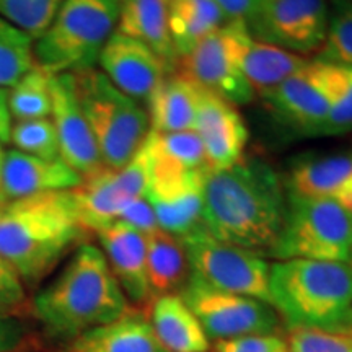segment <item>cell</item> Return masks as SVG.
<instances>
[{"mask_svg": "<svg viewBox=\"0 0 352 352\" xmlns=\"http://www.w3.org/2000/svg\"><path fill=\"white\" fill-rule=\"evenodd\" d=\"M227 21H243L248 25L270 0H214Z\"/></svg>", "mask_w": 352, "mask_h": 352, "instance_id": "obj_39", "label": "cell"}, {"mask_svg": "<svg viewBox=\"0 0 352 352\" xmlns=\"http://www.w3.org/2000/svg\"><path fill=\"white\" fill-rule=\"evenodd\" d=\"M329 12L327 0H270L246 26L256 41L308 57L324 44Z\"/></svg>", "mask_w": 352, "mask_h": 352, "instance_id": "obj_12", "label": "cell"}, {"mask_svg": "<svg viewBox=\"0 0 352 352\" xmlns=\"http://www.w3.org/2000/svg\"><path fill=\"white\" fill-rule=\"evenodd\" d=\"M287 344L290 352H352V329H294Z\"/></svg>", "mask_w": 352, "mask_h": 352, "instance_id": "obj_35", "label": "cell"}, {"mask_svg": "<svg viewBox=\"0 0 352 352\" xmlns=\"http://www.w3.org/2000/svg\"><path fill=\"white\" fill-rule=\"evenodd\" d=\"M182 241L186 250L189 276L222 292L270 303L271 264L261 254L223 243L204 227Z\"/></svg>", "mask_w": 352, "mask_h": 352, "instance_id": "obj_9", "label": "cell"}, {"mask_svg": "<svg viewBox=\"0 0 352 352\" xmlns=\"http://www.w3.org/2000/svg\"><path fill=\"white\" fill-rule=\"evenodd\" d=\"M308 60V57L297 56L253 38L246 46L241 67L254 95L261 98L298 72Z\"/></svg>", "mask_w": 352, "mask_h": 352, "instance_id": "obj_27", "label": "cell"}, {"mask_svg": "<svg viewBox=\"0 0 352 352\" xmlns=\"http://www.w3.org/2000/svg\"><path fill=\"white\" fill-rule=\"evenodd\" d=\"M67 352H168L151 321L129 310L121 318L94 328L70 341Z\"/></svg>", "mask_w": 352, "mask_h": 352, "instance_id": "obj_23", "label": "cell"}, {"mask_svg": "<svg viewBox=\"0 0 352 352\" xmlns=\"http://www.w3.org/2000/svg\"><path fill=\"white\" fill-rule=\"evenodd\" d=\"M23 340V328L15 316L0 314V352L16 349Z\"/></svg>", "mask_w": 352, "mask_h": 352, "instance_id": "obj_40", "label": "cell"}, {"mask_svg": "<svg viewBox=\"0 0 352 352\" xmlns=\"http://www.w3.org/2000/svg\"><path fill=\"white\" fill-rule=\"evenodd\" d=\"M152 171H195L209 170L204 147L196 131L148 132Z\"/></svg>", "mask_w": 352, "mask_h": 352, "instance_id": "obj_28", "label": "cell"}, {"mask_svg": "<svg viewBox=\"0 0 352 352\" xmlns=\"http://www.w3.org/2000/svg\"><path fill=\"white\" fill-rule=\"evenodd\" d=\"M208 171H152L145 197L158 228L183 240L202 227V186Z\"/></svg>", "mask_w": 352, "mask_h": 352, "instance_id": "obj_15", "label": "cell"}, {"mask_svg": "<svg viewBox=\"0 0 352 352\" xmlns=\"http://www.w3.org/2000/svg\"><path fill=\"white\" fill-rule=\"evenodd\" d=\"M270 303L289 331L352 329V264L314 259L271 264Z\"/></svg>", "mask_w": 352, "mask_h": 352, "instance_id": "obj_4", "label": "cell"}, {"mask_svg": "<svg viewBox=\"0 0 352 352\" xmlns=\"http://www.w3.org/2000/svg\"><path fill=\"white\" fill-rule=\"evenodd\" d=\"M287 191L276 168L243 157L223 170H209L202 186V227L214 239L270 256L283 230Z\"/></svg>", "mask_w": 352, "mask_h": 352, "instance_id": "obj_1", "label": "cell"}, {"mask_svg": "<svg viewBox=\"0 0 352 352\" xmlns=\"http://www.w3.org/2000/svg\"><path fill=\"white\" fill-rule=\"evenodd\" d=\"M151 178L152 158L147 139L122 168L104 166L98 173L82 178V183L72 189V197L83 230L96 233L116 222L127 204L147 195Z\"/></svg>", "mask_w": 352, "mask_h": 352, "instance_id": "obj_10", "label": "cell"}, {"mask_svg": "<svg viewBox=\"0 0 352 352\" xmlns=\"http://www.w3.org/2000/svg\"><path fill=\"white\" fill-rule=\"evenodd\" d=\"M52 111L59 157L82 178L104 168L90 126L78 104L72 74H57L51 78Z\"/></svg>", "mask_w": 352, "mask_h": 352, "instance_id": "obj_14", "label": "cell"}, {"mask_svg": "<svg viewBox=\"0 0 352 352\" xmlns=\"http://www.w3.org/2000/svg\"><path fill=\"white\" fill-rule=\"evenodd\" d=\"M82 183V176L63 158L44 160L16 148L3 152L0 164V188L7 201L52 191H70Z\"/></svg>", "mask_w": 352, "mask_h": 352, "instance_id": "obj_19", "label": "cell"}, {"mask_svg": "<svg viewBox=\"0 0 352 352\" xmlns=\"http://www.w3.org/2000/svg\"><path fill=\"white\" fill-rule=\"evenodd\" d=\"M352 212L333 201L287 192L283 230L270 256L349 263Z\"/></svg>", "mask_w": 352, "mask_h": 352, "instance_id": "obj_7", "label": "cell"}, {"mask_svg": "<svg viewBox=\"0 0 352 352\" xmlns=\"http://www.w3.org/2000/svg\"><path fill=\"white\" fill-rule=\"evenodd\" d=\"M60 2L63 0H0V16L36 41L51 25Z\"/></svg>", "mask_w": 352, "mask_h": 352, "instance_id": "obj_33", "label": "cell"}, {"mask_svg": "<svg viewBox=\"0 0 352 352\" xmlns=\"http://www.w3.org/2000/svg\"><path fill=\"white\" fill-rule=\"evenodd\" d=\"M34 64V39L0 16V88L15 85Z\"/></svg>", "mask_w": 352, "mask_h": 352, "instance_id": "obj_31", "label": "cell"}, {"mask_svg": "<svg viewBox=\"0 0 352 352\" xmlns=\"http://www.w3.org/2000/svg\"><path fill=\"white\" fill-rule=\"evenodd\" d=\"M316 59L352 67V0H338L329 12L324 44Z\"/></svg>", "mask_w": 352, "mask_h": 352, "instance_id": "obj_32", "label": "cell"}, {"mask_svg": "<svg viewBox=\"0 0 352 352\" xmlns=\"http://www.w3.org/2000/svg\"><path fill=\"white\" fill-rule=\"evenodd\" d=\"M170 0H120L116 33L144 43L175 72L178 56L168 32Z\"/></svg>", "mask_w": 352, "mask_h": 352, "instance_id": "obj_22", "label": "cell"}, {"mask_svg": "<svg viewBox=\"0 0 352 352\" xmlns=\"http://www.w3.org/2000/svg\"><path fill=\"white\" fill-rule=\"evenodd\" d=\"M274 120L303 138H321L329 116V98L318 59L261 96Z\"/></svg>", "mask_w": 352, "mask_h": 352, "instance_id": "obj_13", "label": "cell"}, {"mask_svg": "<svg viewBox=\"0 0 352 352\" xmlns=\"http://www.w3.org/2000/svg\"><path fill=\"white\" fill-rule=\"evenodd\" d=\"M285 191L333 201L352 212V155H305L292 160Z\"/></svg>", "mask_w": 352, "mask_h": 352, "instance_id": "obj_20", "label": "cell"}, {"mask_svg": "<svg viewBox=\"0 0 352 352\" xmlns=\"http://www.w3.org/2000/svg\"><path fill=\"white\" fill-rule=\"evenodd\" d=\"M33 314L52 336L74 338L121 318L129 302L100 246L80 243L33 298Z\"/></svg>", "mask_w": 352, "mask_h": 352, "instance_id": "obj_2", "label": "cell"}, {"mask_svg": "<svg viewBox=\"0 0 352 352\" xmlns=\"http://www.w3.org/2000/svg\"><path fill=\"white\" fill-rule=\"evenodd\" d=\"M120 0H63L47 30L34 41V59L52 74L95 67L116 32Z\"/></svg>", "mask_w": 352, "mask_h": 352, "instance_id": "obj_6", "label": "cell"}, {"mask_svg": "<svg viewBox=\"0 0 352 352\" xmlns=\"http://www.w3.org/2000/svg\"><path fill=\"white\" fill-rule=\"evenodd\" d=\"M96 64L114 87L144 107L162 80L173 74L151 47L116 32L101 50Z\"/></svg>", "mask_w": 352, "mask_h": 352, "instance_id": "obj_16", "label": "cell"}, {"mask_svg": "<svg viewBox=\"0 0 352 352\" xmlns=\"http://www.w3.org/2000/svg\"><path fill=\"white\" fill-rule=\"evenodd\" d=\"M196 134L204 147L209 170H223L239 164L248 145V127L236 107L201 88Z\"/></svg>", "mask_w": 352, "mask_h": 352, "instance_id": "obj_17", "label": "cell"}, {"mask_svg": "<svg viewBox=\"0 0 352 352\" xmlns=\"http://www.w3.org/2000/svg\"><path fill=\"white\" fill-rule=\"evenodd\" d=\"M0 164H2V162H0ZM3 204H6V199H3V196H2V188H0V208H2Z\"/></svg>", "mask_w": 352, "mask_h": 352, "instance_id": "obj_42", "label": "cell"}, {"mask_svg": "<svg viewBox=\"0 0 352 352\" xmlns=\"http://www.w3.org/2000/svg\"><path fill=\"white\" fill-rule=\"evenodd\" d=\"M148 321L160 344L168 352H209L210 349L208 334L179 294L153 298Z\"/></svg>", "mask_w": 352, "mask_h": 352, "instance_id": "obj_24", "label": "cell"}, {"mask_svg": "<svg viewBox=\"0 0 352 352\" xmlns=\"http://www.w3.org/2000/svg\"><path fill=\"white\" fill-rule=\"evenodd\" d=\"M13 120L8 109V88H0V142H10V131Z\"/></svg>", "mask_w": 352, "mask_h": 352, "instance_id": "obj_41", "label": "cell"}, {"mask_svg": "<svg viewBox=\"0 0 352 352\" xmlns=\"http://www.w3.org/2000/svg\"><path fill=\"white\" fill-rule=\"evenodd\" d=\"M214 352H290L289 344L279 334H248L214 342Z\"/></svg>", "mask_w": 352, "mask_h": 352, "instance_id": "obj_36", "label": "cell"}, {"mask_svg": "<svg viewBox=\"0 0 352 352\" xmlns=\"http://www.w3.org/2000/svg\"><path fill=\"white\" fill-rule=\"evenodd\" d=\"M118 220L127 223L132 228L142 233V235H147L158 228L155 214H153V209L151 202L147 201V197H139V199L132 201L131 204H127L122 212L120 214Z\"/></svg>", "mask_w": 352, "mask_h": 352, "instance_id": "obj_38", "label": "cell"}, {"mask_svg": "<svg viewBox=\"0 0 352 352\" xmlns=\"http://www.w3.org/2000/svg\"><path fill=\"white\" fill-rule=\"evenodd\" d=\"M85 233L72 189L7 201L0 208V254L25 285L50 276Z\"/></svg>", "mask_w": 352, "mask_h": 352, "instance_id": "obj_3", "label": "cell"}, {"mask_svg": "<svg viewBox=\"0 0 352 352\" xmlns=\"http://www.w3.org/2000/svg\"><path fill=\"white\" fill-rule=\"evenodd\" d=\"M179 297L199 320L209 341L248 334H270L279 328V316L267 302L222 292L189 276Z\"/></svg>", "mask_w": 352, "mask_h": 352, "instance_id": "obj_11", "label": "cell"}, {"mask_svg": "<svg viewBox=\"0 0 352 352\" xmlns=\"http://www.w3.org/2000/svg\"><path fill=\"white\" fill-rule=\"evenodd\" d=\"M147 277L153 298L179 294L189 279V263L183 241L171 233L155 228L145 235Z\"/></svg>", "mask_w": 352, "mask_h": 352, "instance_id": "obj_25", "label": "cell"}, {"mask_svg": "<svg viewBox=\"0 0 352 352\" xmlns=\"http://www.w3.org/2000/svg\"><path fill=\"white\" fill-rule=\"evenodd\" d=\"M95 235L127 302L138 307L147 305L153 296L147 277L145 235L121 220L101 228Z\"/></svg>", "mask_w": 352, "mask_h": 352, "instance_id": "obj_18", "label": "cell"}, {"mask_svg": "<svg viewBox=\"0 0 352 352\" xmlns=\"http://www.w3.org/2000/svg\"><path fill=\"white\" fill-rule=\"evenodd\" d=\"M253 36L243 21H227L189 54L178 60L176 72L233 107L256 98L243 74V56Z\"/></svg>", "mask_w": 352, "mask_h": 352, "instance_id": "obj_8", "label": "cell"}, {"mask_svg": "<svg viewBox=\"0 0 352 352\" xmlns=\"http://www.w3.org/2000/svg\"><path fill=\"white\" fill-rule=\"evenodd\" d=\"M51 78L52 74L36 63L15 85L8 88V109L13 122L51 118Z\"/></svg>", "mask_w": 352, "mask_h": 352, "instance_id": "obj_29", "label": "cell"}, {"mask_svg": "<svg viewBox=\"0 0 352 352\" xmlns=\"http://www.w3.org/2000/svg\"><path fill=\"white\" fill-rule=\"evenodd\" d=\"M10 142L16 151L28 155L54 160L59 157V142L51 118L15 121L10 131Z\"/></svg>", "mask_w": 352, "mask_h": 352, "instance_id": "obj_34", "label": "cell"}, {"mask_svg": "<svg viewBox=\"0 0 352 352\" xmlns=\"http://www.w3.org/2000/svg\"><path fill=\"white\" fill-rule=\"evenodd\" d=\"M199 103V85L176 70L168 74L145 104L151 131L158 134L195 131Z\"/></svg>", "mask_w": 352, "mask_h": 352, "instance_id": "obj_21", "label": "cell"}, {"mask_svg": "<svg viewBox=\"0 0 352 352\" xmlns=\"http://www.w3.org/2000/svg\"><path fill=\"white\" fill-rule=\"evenodd\" d=\"M226 23L214 0H170L168 32L178 60Z\"/></svg>", "mask_w": 352, "mask_h": 352, "instance_id": "obj_26", "label": "cell"}, {"mask_svg": "<svg viewBox=\"0 0 352 352\" xmlns=\"http://www.w3.org/2000/svg\"><path fill=\"white\" fill-rule=\"evenodd\" d=\"M26 302V285L12 264L0 254V314L12 315Z\"/></svg>", "mask_w": 352, "mask_h": 352, "instance_id": "obj_37", "label": "cell"}, {"mask_svg": "<svg viewBox=\"0 0 352 352\" xmlns=\"http://www.w3.org/2000/svg\"><path fill=\"white\" fill-rule=\"evenodd\" d=\"M349 263H351V264H352V253H351V261H349Z\"/></svg>", "mask_w": 352, "mask_h": 352, "instance_id": "obj_44", "label": "cell"}, {"mask_svg": "<svg viewBox=\"0 0 352 352\" xmlns=\"http://www.w3.org/2000/svg\"><path fill=\"white\" fill-rule=\"evenodd\" d=\"M320 63L329 107H331L321 138L346 134L352 131V67L323 63V60Z\"/></svg>", "mask_w": 352, "mask_h": 352, "instance_id": "obj_30", "label": "cell"}, {"mask_svg": "<svg viewBox=\"0 0 352 352\" xmlns=\"http://www.w3.org/2000/svg\"><path fill=\"white\" fill-rule=\"evenodd\" d=\"M76 95L103 165L120 170L142 147L151 122L144 104L122 94L100 69L72 72Z\"/></svg>", "mask_w": 352, "mask_h": 352, "instance_id": "obj_5", "label": "cell"}, {"mask_svg": "<svg viewBox=\"0 0 352 352\" xmlns=\"http://www.w3.org/2000/svg\"><path fill=\"white\" fill-rule=\"evenodd\" d=\"M3 152H6V151H3V144H2V142H0V162H2V157H3Z\"/></svg>", "mask_w": 352, "mask_h": 352, "instance_id": "obj_43", "label": "cell"}]
</instances>
